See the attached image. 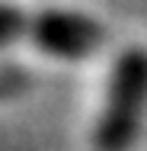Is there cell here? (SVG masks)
<instances>
[{"instance_id":"4","label":"cell","mask_w":147,"mask_h":151,"mask_svg":"<svg viewBox=\"0 0 147 151\" xmlns=\"http://www.w3.org/2000/svg\"><path fill=\"white\" fill-rule=\"evenodd\" d=\"M29 87V74L23 68H13V64H0V100L6 96H16Z\"/></svg>"},{"instance_id":"2","label":"cell","mask_w":147,"mask_h":151,"mask_svg":"<svg viewBox=\"0 0 147 151\" xmlns=\"http://www.w3.org/2000/svg\"><path fill=\"white\" fill-rule=\"evenodd\" d=\"M102 39H106L102 23L80 10L48 6V10H35L29 16L26 42L51 58H64V61L89 58L93 52H99Z\"/></svg>"},{"instance_id":"3","label":"cell","mask_w":147,"mask_h":151,"mask_svg":"<svg viewBox=\"0 0 147 151\" xmlns=\"http://www.w3.org/2000/svg\"><path fill=\"white\" fill-rule=\"evenodd\" d=\"M29 16L23 6L0 0V48H10L16 42H26L29 35Z\"/></svg>"},{"instance_id":"1","label":"cell","mask_w":147,"mask_h":151,"mask_svg":"<svg viewBox=\"0 0 147 151\" xmlns=\"http://www.w3.org/2000/svg\"><path fill=\"white\" fill-rule=\"evenodd\" d=\"M147 113V48L131 45L118 55L109 74L106 103L93 129L96 151H128L134 145Z\"/></svg>"}]
</instances>
